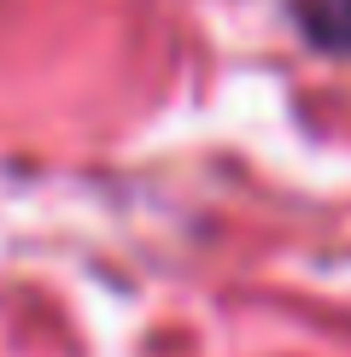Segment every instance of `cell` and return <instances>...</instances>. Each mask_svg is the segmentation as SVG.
I'll return each instance as SVG.
<instances>
[{"mask_svg":"<svg viewBox=\"0 0 351 357\" xmlns=\"http://www.w3.org/2000/svg\"><path fill=\"white\" fill-rule=\"evenodd\" d=\"M292 18H299L304 41L351 59V0H292Z\"/></svg>","mask_w":351,"mask_h":357,"instance_id":"6da1fadb","label":"cell"}]
</instances>
